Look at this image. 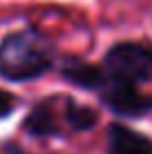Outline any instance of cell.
Listing matches in <instances>:
<instances>
[{
	"instance_id": "6da1fadb",
	"label": "cell",
	"mask_w": 152,
	"mask_h": 154,
	"mask_svg": "<svg viewBox=\"0 0 152 154\" xmlns=\"http://www.w3.org/2000/svg\"><path fill=\"white\" fill-rule=\"evenodd\" d=\"M56 45L34 25L20 27L0 38V78L9 83H29L58 65Z\"/></svg>"
},
{
	"instance_id": "7a4b0ae2",
	"label": "cell",
	"mask_w": 152,
	"mask_h": 154,
	"mask_svg": "<svg viewBox=\"0 0 152 154\" xmlns=\"http://www.w3.org/2000/svg\"><path fill=\"white\" fill-rule=\"evenodd\" d=\"M101 67L107 81L143 87L152 83V45L148 40H119L103 54Z\"/></svg>"
},
{
	"instance_id": "3957f363",
	"label": "cell",
	"mask_w": 152,
	"mask_h": 154,
	"mask_svg": "<svg viewBox=\"0 0 152 154\" xmlns=\"http://www.w3.org/2000/svg\"><path fill=\"white\" fill-rule=\"evenodd\" d=\"M23 130L34 139L67 136L70 130L65 123V94H51L36 100L23 121Z\"/></svg>"
},
{
	"instance_id": "277c9868",
	"label": "cell",
	"mask_w": 152,
	"mask_h": 154,
	"mask_svg": "<svg viewBox=\"0 0 152 154\" xmlns=\"http://www.w3.org/2000/svg\"><path fill=\"white\" fill-rule=\"evenodd\" d=\"M98 100L107 112L121 116V119H143L152 112V94L143 92L141 87H134V85L105 81V87L98 94Z\"/></svg>"
},
{
	"instance_id": "5b68a950",
	"label": "cell",
	"mask_w": 152,
	"mask_h": 154,
	"mask_svg": "<svg viewBox=\"0 0 152 154\" xmlns=\"http://www.w3.org/2000/svg\"><path fill=\"white\" fill-rule=\"evenodd\" d=\"M58 74L65 83L74 85L78 89H85V92H96V94H101V89L105 87V81H107L101 65H94L85 58L72 56V54L60 56Z\"/></svg>"
},
{
	"instance_id": "8992f818",
	"label": "cell",
	"mask_w": 152,
	"mask_h": 154,
	"mask_svg": "<svg viewBox=\"0 0 152 154\" xmlns=\"http://www.w3.org/2000/svg\"><path fill=\"white\" fill-rule=\"evenodd\" d=\"M105 154H152V139L130 125L112 121L107 123Z\"/></svg>"
},
{
	"instance_id": "52a82bcc",
	"label": "cell",
	"mask_w": 152,
	"mask_h": 154,
	"mask_svg": "<svg viewBox=\"0 0 152 154\" xmlns=\"http://www.w3.org/2000/svg\"><path fill=\"white\" fill-rule=\"evenodd\" d=\"M65 123L70 134H81V132H92L101 123L98 109L90 107L85 103H78L76 98L65 96Z\"/></svg>"
},
{
	"instance_id": "ba28073f",
	"label": "cell",
	"mask_w": 152,
	"mask_h": 154,
	"mask_svg": "<svg viewBox=\"0 0 152 154\" xmlns=\"http://www.w3.org/2000/svg\"><path fill=\"white\" fill-rule=\"evenodd\" d=\"M16 107H18V96H14L11 92L0 87V119L11 116L16 112Z\"/></svg>"
},
{
	"instance_id": "9c48e42d",
	"label": "cell",
	"mask_w": 152,
	"mask_h": 154,
	"mask_svg": "<svg viewBox=\"0 0 152 154\" xmlns=\"http://www.w3.org/2000/svg\"><path fill=\"white\" fill-rule=\"evenodd\" d=\"M23 147L16 145V143H5V154H20Z\"/></svg>"
}]
</instances>
